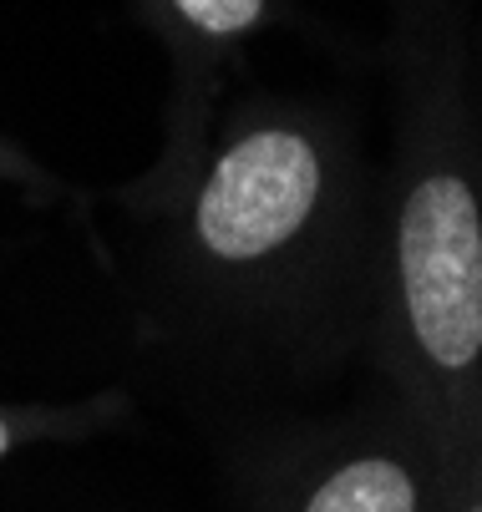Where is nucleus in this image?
Here are the masks:
<instances>
[{
    "mask_svg": "<svg viewBox=\"0 0 482 512\" xmlns=\"http://www.w3.org/2000/svg\"><path fill=\"white\" fill-rule=\"evenodd\" d=\"M11 447V431H6V421H0V452H6Z\"/></svg>",
    "mask_w": 482,
    "mask_h": 512,
    "instance_id": "5",
    "label": "nucleus"
},
{
    "mask_svg": "<svg viewBox=\"0 0 482 512\" xmlns=\"http://www.w3.org/2000/svg\"><path fill=\"white\" fill-rule=\"evenodd\" d=\"M320 193V163L295 132H259L224 153L198 198V234L224 259H254L285 244Z\"/></svg>",
    "mask_w": 482,
    "mask_h": 512,
    "instance_id": "2",
    "label": "nucleus"
},
{
    "mask_svg": "<svg viewBox=\"0 0 482 512\" xmlns=\"http://www.w3.org/2000/svg\"><path fill=\"white\" fill-rule=\"evenodd\" d=\"M173 6L198 26V31H214V36H229V31H244L254 26L264 0H173Z\"/></svg>",
    "mask_w": 482,
    "mask_h": 512,
    "instance_id": "4",
    "label": "nucleus"
},
{
    "mask_svg": "<svg viewBox=\"0 0 482 512\" xmlns=\"http://www.w3.org/2000/svg\"><path fill=\"white\" fill-rule=\"evenodd\" d=\"M401 279L427 355L447 371L482 350V224L457 178H427L401 213Z\"/></svg>",
    "mask_w": 482,
    "mask_h": 512,
    "instance_id": "1",
    "label": "nucleus"
},
{
    "mask_svg": "<svg viewBox=\"0 0 482 512\" xmlns=\"http://www.w3.org/2000/svg\"><path fill=\"white\" fill-rule=\"evenodd\" d=\"M417 507V492H411V477L396 462H356L346 472H335L305 512H411Z\"/></svg>",
    "mask_w": 482,
    "mask_h": 512,
    "instance_id": "3",
    "label": "nucleus"
},
{
    "mask_svg": "<svg viewBox=\"0 0 482 512\" xmlns=\"http://www.w3.org/2000/svg\"><path fill=\"white\" fill-rule=\"evenodd\" d=\"M472 512H482V507H472Z\"/></svg>",
    "mask_w": 482,
    "mask_h": 512,
    "instance_id": "6",
    "label": "nucleus"
}]
</instances>
